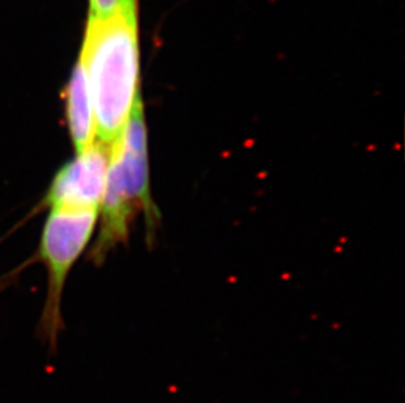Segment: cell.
<instances>
[{
  "instance_id": "5b68a950",
  "label": "cell",
  "mask_w": 405,
  "mask_h": 403,
  "mask_svg": "<svg viewBox=\"0 0 405 403\" xmlns=\"http://www.w3.org/2000/svg\"><path fill=\"white\" fill-rule=\"evenodd\" d=\"M66 121L75 153L96 142V121L90 83L81 59L74 68L66 88Z\"/></svg>"
},
{
  "instance_id": "277c9868",
  "label": "cell",
  "mask_w": 405,
  "mask_h": 403,
  "mask_svg": "<svg viewBox=\"0 0 405 403\" xmlns=\"http://www.w3.org/2000/svg\"><path fill=\"white\" fill-rule=\"evenodd\" d=\"M110 147L96 140L75 153L54 175L45 203L50 208L100 210L108 175Z\"/></svg>"
},
{
  "instance_id": "6da1fadb",
  "label": "cell",
  "mask_w": 405,
  "mask_h": 403,
  "mask_svg": "<svg viewBox=\"0 0 405 403\" xmlns=\"http://www.w3.org/2000/svg\"><path fill=\"white\" fill-rule=\"evenodd\" d=\"M79 59L92 94L96 140L112 147L142 102L135 14L90 20Z\"/></svg>"
},
{
  "instance_id": "8992f818",
  "label": "cell",
  "mask_w": 405,
  "mask_h": 403,
  "mask_svg": "<svg viewBox=\"0 0 405 403\" xmlns=\"http://www.w3.org/2000/svg\"><path fill=\"white\" fill-rule=\"evenodd\" d=\"M90 20H103L116 14H135V0H90Z\"/></svg>"
},
{
  "instance_id": "3957f363",
  "label": "cell",
  "mask_w": 405,
  "mask_h": 403,
  "mask_svg": "<svg viewBox=\"0 0 405 403\" xmlns=\"http://www.w3.org/2000/svg\"><path fill=\"white\" fill-rule=\"evenodd\" d=\"M98 210L50 208L41 233L39 258L48 270V294L37 334L50 352L58 349L65 327L62 295L68 274L88 246L97 224Z\"/></svg>"
},
{
  "instance_id": "7a4b0ae2",
  "label": "cell",
  "mask_w": 405,
  "mask_h": 403,
  "mask_svg": "<svg viewBox=\"0 0 405 403\" xmlns=\"http://www.w3.org/2000/svg\"><path fill=\"white\" fill-rule=\"evenodd\" d=\"M149 199L147 130L143 102H139L121 136L110 147L108 175L103 202L100 235L91 252L100 262L109 250L125 240L136 211L152 215Z\"/></svg>"
}]
</instances>
